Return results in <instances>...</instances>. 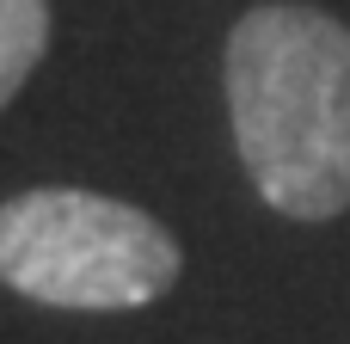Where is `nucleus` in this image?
Wrapping results in <instances>:
<instances>
[{"label":"nucleus","mask_w":350,"mask_h":344,"mask_svg":"<svg viewBox=\"0 0 350 344\" xmlns=\"http://www.w3.org/2000/svg\"><path fill=\"white\" fill-rule=\"evenodd\" d=\"M228 117L258 197L295 222L350 209V31L320 6H252L228 37Z\"/></svg>","instance_id":"nucleus-1"},{"label":"nucleus","mask_w":350,"mask_h":344,"mask_svg":"<svg viewBox=\"0 0 350 344\" xmlns=\"http://www.w3.org/2000/svg\"><path fill=\"white\" fill-rule=\"evenodd\" d=\"M43 49H49V0H0V105H12Z\"/></svg>","instance_id":"nucleus-3"},{"label":"nucleus","mask_w":350,"mask_h":344,"mask_svg":"<svg viewBox=\"0 0 350 344\" xmlns=\"http://www.w3.org/2000/svg\"><path fill=\"white\" fill-rule=\"evenodd\" d=\"M0 283L43 308H148L178 283V240L98 191H18L0 203Z\"/></svg>","instance_id":"nucleus-2"}]
</instances>
